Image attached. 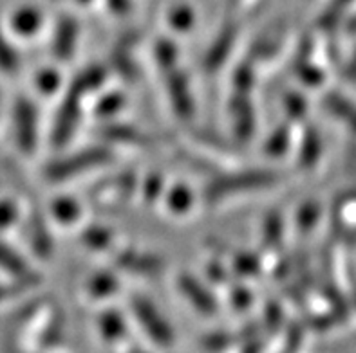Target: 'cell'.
Instances as JSON below:
<instances>
[{"label":"cell","instance_id":"obj_1","mask_svg":"<svg viewBox=\"0 0 356 353\" xmlns=\"http://www.w3.org/2000/svg\"><path fill=\"white\" fill-rule=\"evenodd\" d=\"M334 108H337V112L340 114L342 117H348L349 121H351V125L356 128V108L351 107L349 103H346V101H339V103L334 105Z\"/></svg>","mask_w":356,"mask_h":353}]
</instances>
